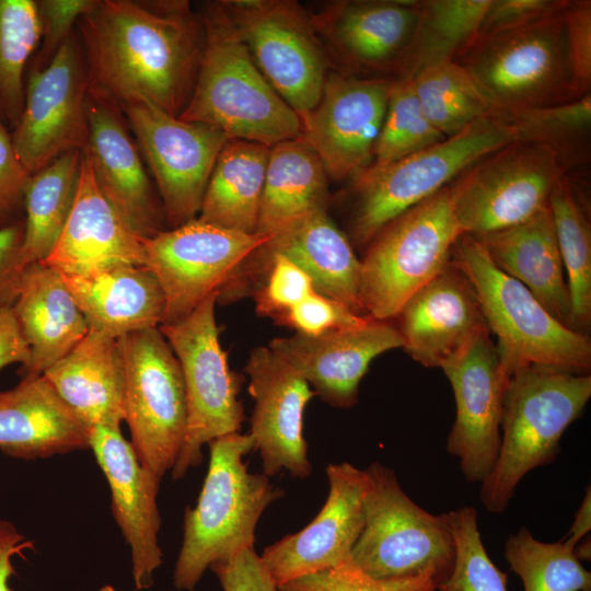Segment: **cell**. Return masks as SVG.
<instances>
[{"instance_id": "cell-10", "label": "cell", "mask_w": 591, "mask_h": 591, "mask_svg": "<svg viewBox=\"0 0 591 591\" xmlns=\"http://www.w3.org/2000/svg\"><path fill=\"white\" fill-rule=\"evenodd\" d=\"M218 296H208L183 320L159 326L178 360L187 403L186 433L171 470L174 480L201 463L206 443L239 432L245 418L237 397L242 378L230 370L219 340Z\"/></svg>"}, {"instance_id": "cell-38", "label": "cell", "mask_w": 591, "mask_h": 591, "mask_svg": "<svg viewBox=\"0 0 591 591\" xmlns=\"http://www.w3.org/2000/svg\"><path fill=\"white\" fill-rule=\"evenodd\" d=\"M570 300L571 327L586 334L591 322V231L584 211L563 179L549 198Z\"/></svg>"}, {"instance_id": "cell-52", "label": "cell", "mask_w": 591, "mask_h": 591, "mask_svg": "<svg viewBox=\"0 0 591 591\" xmlns=\"http://www.w3.org/2000/svg\"><path fill=\"white\" fill-rule=\"evenodd\" d=\"M30 357V347L13 306L0 308V370L12 363H20L23 370L27 367Z\"/></svg>"}, {"instance_id": "cell-42", "label": "cell", "mask_w": 591, "mask_h": 591, "mask_svg": "<svg viewBox=\"0 0 591 591\" xmlns=\"http://www.w3.org/2000/svg\"><path fill=\"white\" fill-rule=\"evenodd\" d=\"M455 558L450 576L437 591H507V575L496 567L483 544L473 507L444 513Z\"/></svg>"}, {"instance_id": "cell-44", "label": "cell", "mask_w": 591, "mask_h": 591, "mask_svg": "<svg viewBox=\"0 0 591 591\" xmlns=\"http://www.w3.org/2000/svg\"><path fill=\"white\" fill-rule=\"evenodd\" d=\"M279 591H437V584L427 576L395 580L374 579L349 559L337 567L285 583L279 587Z\"/></svg>"}, {"instance_id": "cell-26", "label": "cell", "mask_w": 591, "mask_h": 591, "mask_svg": "<svg viewBox=\"0 0 591 591\" xmlns=\"http://www.w3.org/2000/svg\"><path fill=\"white\" fill-rule=\"evenodd\" d=\"M143 240L102 195L83 153L72 211L53 252L43 263L69 276H85L121 265L144 266Z\"/></svg>"}, {"instance_id": "cell-32", "label": "cell", "mask_w": 591, "mask_h": 591, "mask_svg": "<svg viewBox=\"0 0 591 591\" xmlns=\"http://www.w3.org/2000/svg\"><path fill=\"white\" fill-rule=\"evenodd\" d=\"M474 237L500 270L525 286L556 320L572 329L569 293L549 205L520 224Z\"/></svg>"}, {"instance_id": "cell-51", "label": "cell", "mask_w": 591, "mask_h": 591, "mask_svg": "<svg viewBox=\"0 0 591 591\" xmlns=\"http://www.w3.org/2000/svg\"><path fill=\"white\" fill-rule=\"evenodd\" d=\"M24 218L0 229V308L15 302L22 274L26 267L22 257Z\"/></svg>"}, {"instance_id": "cell-19", "label": "cell", "mask_w": 591, "mask_h": 591, "mask_svg": "<svg viewBox=\"0 0 591 591\" xmlns=\"http://www.w3.org/2000/svg\"><path fill=\"white\" fill-rule=\"evenodd\" d=\"M245 373L254 398L250 434L254 438L263 473L275 476L282 470L305 478L312 472L303 434V415L315 395L309 383L269 347L251 351Z\"/></svg>"}, {"instance_id": "cell-37", "label": "cell", "mask_w": 591, "mask_h": 591, "mask_svg": "<svg viewBox=\"0 0 591 591\" xmlns=\"http://www.w3.org/2000/svg\"><path fill=\"white\" fill-rule=\"evenodd\" d=\"M409 80L426 117L445 138L496 116L487 94L455 60L430 65Z\"/></svg>"}, {"instance_id": "cell-4", "label": "cell", "mask_w": 591, "mask_h": 591, "mask_svg": "<svg viewBox=\"0 0 591 591\" xmlns=\"http://www.w3.org/2000/svg\"><path fill=\"white\" fill-rule=\"evenodd\" d=\"M590 397L588 373L526 366L509 376L497 461L480 488L488 511L502 512L522 477L556 459L565 430Z\"/></svg>"}, {"instance_id": "cell-41", "label": "cell", "mask_w": 591, "mask_h": 591, "mask_svg": "<svg viewBox=\"0 0 591 591\" xmlns=\"http://www.w3.org/2000/svg\"><path fill=\"white\" fill-rule=\"evenodd\" d=\"M444 139L426 117L410 80H392L384 119L368 167H382Z\"/></svg>"}, {"instance_id": "cell-1", "label": "cell", "mask_w": 591, "mask_h": 591, "mask_svg": "<svg viewBox=\"0 0 591 591\" xmlns=\"http://www.w3.org/2000/svg\"><path fill=\"white\" fill-rule=\"evenodd\" d=\"M89 95L118 107L142 99L179 117L205 45L199 11L186 0H94L79 18Z\"/></svg>"}, {"instance_id": "cell-17", "label": "cell", "mask_w": 591, "mask_h": 591, "mask_svg": "<svg viewBox=\"0 0 591 591\" xmlns=\"http://www.w3.org/2000/svg\"><path fill=\"white\" fill-rule=\"evenodd\" d=\"M391 84L384 77L329 71L317 104L301 120V137L328 177L352 179L370 165Z\"/></svg>"}, {"instance_id": "cell-7", "label": "cell", "mask_w": 591, "mask_h": 591, "mask_svg": "<svg viewBox=\"0 0 591 591\" xmlns=\"http://www.w3.org/2000/svg\"><path fill=\"white\" fill-rule=\"evenodd\" d=\"M513 142L496 116L414 154L352 178L357 195L351 223L354 240L368 245L389 222L439 193L485 155Z\"/></svg>"}, {"instance_id": "cell-24", "label": "cell", "mask_w": 591, "mask_h": 591, "mask_svg": "<svg viewBox=\"0 0 591 591\" xmlns=\"http://www.w3.org/2000/svg\"><path fill=\"white\" fill-rule=\"evenodd\" d=\"M394 318L403 349L426 368H441L489 332L472 283L451 259Z\"/></svg>"}, {"instance_id": "cell-55", "label": "cell", "mask_w": 591, "mask_h": 591, "mask_svg": "<svg viewBox=\"0 0 591 591\" xmlns=\"http://www.w3.org/2000/svg\"><path fill=\"white\" fill-rule=\"evenodd\" d=\"M590 538L588 537V540H584V541H579L575 548H573V553H575V556L578 558V560H590V557H591V548H590Z\"/></svg>"}, {"instance_id": "cell-16", "label": "cell", "mask_w": 591, "mask_h": 591, "mask_svg": "<svg viewBox=\"0 0 591 591\" xmlns=\"http://www.w3.org/2000/svg\"><path fill=\"white\" fill-rule=\"evenodd\" d=\"M269 237L195 219L144 239V266L157 277L165 298L161 325L183 320L208 296L219 292L236 268Z\"/></svg>"}, {"instance_id": "cell-11", "label": "cell", "mask_w": 591, "mask_h": 591, "mask_svg": "<svg viewBox=\"0 0 591 591\" xmlns=\"http://www.w3.org/2000/svg\"><path fill=\"white\" fill-rule=\"evenodd\" d=\"M563 170L558 151L531 142L513 141L479 159L448 185L462 233L486 235L532 218L549 205Z\"/></svg>"}, {"instance_id": "cell-35", "label": "cell", "mask_w": 591, "mask_h": 591, "mask_svg": "<svg viewBox=\"0 0 591 591\" xmlns=\"http://www.w3.org/2000/svg\"><path fill=\"white\" fill-rule=\"evenodd\" d=\"M83 151H69L31 174L24 193L25 266L53 252L72 211L81 177Z\"/></svg>"}, {"instance_id": "cell-21", "label": "cell", "mask_w": 591, "mask_h": 591, "mask_svg": "<svg viewBox=\"0 0 591 591\" xmlns=\"http://www.w3.org/2000/svg\"><path fill=\"white\" fill-rule=\"evenodd\" d=\"M268 347L293 367L324 402L350 408L358 402L360 381L372 360L403 348V339L390 321L369 316L360 325L316 336L296 333L276 337Z\"/></svg>"}, {"instance_id": "cell-13", "label": "cell", "mask_w": 591, "mask_h": 591, "mask_svg": "<svg viewBox=\"0 0 591 591\" xmlns=\"http://www.w3.org/2000/svg\"><path fill=\"white\" fill-rule=\"evenodd\" d=\"M221 2L263 76L302 120L331 71L310 12L293 0Z\"/></svg>"}, {"instance_id": "cell-20", "label": "cell", "mask_w": 591, "mask_h": 591, "mask_svg": "<svg viewBox=\"0 0 591 591\" xmlns=\"http://www.w3.org/2000/svg\"><path fill=\"white\" fill-rule=\"evenodd\" d=\"M326 474L328 496L316 517L303 530L266 547L260 556L278 588L348 561L361 534L366 472L344 462L328 464Z\"/></svg>"}, {"instance_id": "cell-2", "label": "cell", "mask_w": 591, "mask_h": 591, "mask_svg": "<svg viewBox=\"0 0 591 591\" xmlns=\"http://www.w3.org/2000/svg\"><path fill=\"white\" fill-rule=\"evenodd\" d=\"M199 13L204 51L193 94L178 118L269 148L301 137L299 115L263 76L222 2H207Z\"/></svg>"}, {"instance_id": "cell-29", "label": "cell", "mask_w": 591, "mask_h": 591, "mask_svg": "<svg viewBox=\"0 0 591 591\" xmlns=\"http://www.w3.org/2000/svg\"><path fill=\"white\" fill-rule=\"evenodd\" d=\"M282 255L302 268L315 290L359 315H367L360 298L361 259L328 217L326 209L312 211L270 235L245 260Z\"/></svg>"}, {"instance_id": "cell-54", "label": "cell", "mask_w": 591, "mask_h": 591, "mask_svg": "<svg viewBox=\"0 0 591 591\" xmlns=\"http://www.w3.org/2000/svg\"><path fill=\"white\" fill-rule=\"evenodd\" d=\"M591 490L588 487L586 496L576 513L572 525L568 532V536L564 538L570 546L575 547L591 529Z\"/></svg>"}, {"instance_id": "cell-23", "label": "cell", "mask_w": 591, "mask_h": 591, "mask_svg": "<svg viewBox=\"0 0 591 591\" xmlns=\"http://www.w3.org/2000/svg\"><path fill=\"white\" fill-rule=\"evenodd\" d=\"M89 138L83 153L95 183L124 222L141 239L165 231L162 205L142 163V155L121 109L88 93Z\"/></svg>"}, {"instance_id": "cell-22", "label": "cell", "mask_w": 591, "mask_h": 591, "mask_svg": "<svg viewBox=\"0 0 591 591\" xmlns=\"http://www.w3.org/2000/svg\"><path fill=\"white\" fill-rule=\"evenodd\" d=\"M419 8L418 1L344 0L323 4L310 18L329 59L347 70L401 71Z\"/></svg>"}, {"instance_id": "cell-3", "label": "cell", "mask_w": 591, "mask_h": 591, "mask_svg": "<svg viewBox=\"0 0 591 591\" xmlns=\"http://www.w3.org/2000/svg\"><path fill=\"white\" fill-rule=\"evenodd\" d=\"M205 482L194 508H186L183 542L173 586L194 591L212 565L253 548L263 512L283 496L264 473H250L243 461L255 450L254 438L239 432L213 439Z\"/></svg>"}, {"instance_id": "cell-15", "label": "cell", "mask_w": 591, "mask_h": 591, "mask_svg": "<svg viewBox=\"0 0 591 591\" xmlns=\"http://www.w3.org/2000/svg\"><path fill=\"white\" fill-rule=\"evenodd\" d=\"M88 92L86 61L76 28L48 66L28 70L24 108L11 138L30 174L69 151L85 149Z\"/></svg>"}, {"instance_id": "cell-48", "label": "cell", "mask_w": 591, "mask_h": 591, "mask_svg": "<svg viewBox=\"0 0 591 591\" xmlns=\"http://www.w3.org/2000/svg\"><path fill=\"white\" fill-rule=\"evenodd\" d=\"M569 1L491 0L477 38L520 28L561 13Z\"/></svg>"}, {"instance_id": "cell-18", "label": "cell", "mask_w": 591, "mask_h": 591, "mask_svg": "<svg viewBox=\"0 0 591 591\" xmlns=\"http://www.w3.org/2000/svg\"><path fill=\"white\" fill-rule=\"evenodd\" d=\"M455 401V420L447 451L460 460L470 483H483L491 472L500 447L507 375L489 332L441 366Z\"/></svg>"}, {"instance_id": "cell-47", "label": "cell", "mask_w": 591, "mask_h": 591, "mask_svg": "<svg viewBox=\"0 0 591 591\" xmlns=\"http://www.w3.org/2000/svg\"><path fill=\"white\" fill-rule=\"evenodd\" d=\"M94 0H39L40 36L38 50L30 69H43L53 60L61 45L74 32L79 18Z\"/></svg>"}, {"instance_id": "cell-6", "label": "cell", "mask_w": 591, "mask_h": 591, "mask_svg": "<svg viewBox=\"0 0 591 591\" xmlns=\"http://www.w3.org/2000/svg\"><path fill=\"white\" fill-rule=\"evenodd\" d=\"M364 525L351 563L381 580L431 578L437 588L450 576L455 547L444 513L434 515L402 489L395 473L374 462L364 470Z\"/></svg>"}, {"instance_id": "cell-30", "label": "cell", "mask_w": 591, "mask_h": 591, "mask_svg": "<svg viewBox=\"0 0 591 591\" xmlns=\"http://www.w3.org/2000/svg\"><path fill=\"white\" fill-rule=\"evenodd\" d=\"M12 306L30 347V362L22 370L24 375L43 374L89 332L61 274L43 262L24 268Z\"/></svg>"}, {"instance_id": "cell-14", "label": "cell", "mask_w": 591, "mask_h": 591, "mask_svg": "<svg viewBox=\"0 0 591 591\" xmlns=\"http://www.w3.org/2000/svg\"><path fill=\"white\" fill-rule=\"evenodd\" d=\"M153 175L166 224L197 219L211 172L230 139L212 126L185 121L142 99L119 106Z\"/></svg>"}, {"instance_id": "cell-9", "label": "cell", "mask_w": 591, "mask_h": 591, "mask_svg": "<svg viewBox=\"0 0 591 591\" xmlns=\"http://www.w3.org/2000/svg\"><path fill=\"white\" fill-rule=\"evenodd\" d=\"M564 13L476 38L455 60L487 94L496 116L575 100Z\"/></svg>"}, {"instance_id": "cell-46", "label": "cell", "mask_w": 591, "mask_h": 591, "mask_svg": "<svg viewBox=\"0 0 591 591\" xmlns=\"http://www.w3.org/2000/svg\"><path fill=\"white\" fill-rule=\"evenodd\" d=\"M564 20L570 91L579 99L591 84V2L569 1Z\"/></svg>"}, {"instance_id": "cell-36", "label": "cell", "mask_w": 591, "mask_h": 591, "mask_svg": "<svg viewBox=\"0 0 591 591\" xmlns=\"http://www.w3.org/2000/svg\"><path fill=\"white\" fill-rule=\"evenodd\" d=\"M491 0H430L420 2L417 26L398 78L456 60L477 38Z\"/></svg>"}, {"instance_id": "cell-45", "label": "cell", "mask_w": 591, "mask_h": 591, "mask_svg": "<svg viewBox=\"0 0 591 591\" xmlns=\"http://www.w3.org/2000/svg\"><path fill=\"white\" fill-rule=\"evenodd\" d=\"M368 318L369 315L356 314L340 302L315 291L276 321L298 334L316 336L360 325Z\"/></svg>"}, {"instance_id": "cell-49", "label": "cell", "mask_w": 591, "mask_h": 591, "mask_svg": "<svg viewBox=\"0 0 591 591\" xmlns=\"http://www.w3.org/2000/svg\"><path fill=\"white\" fill-rule=\"evenodd\" d=\"M31 174L14 150L11 131L0 123V229L24 218V193Z\"/></svg>"}, {"instance_id": "cell-5", "label": "cell", "mask_w": 591, "mask_h": 591, "mask_svg": "<svg viewBox=\"0 0 591 591\" xmlns=\"http://www.w3.org/2000/svg\"><path fill=\"white\" fill-rule=\"evenodd\" d=\"M451 260L477 294L508 376L526 366L588 373V336L556 320L525 286L494 264L478 240L461 234L453 245Z\"/></svg>"}, {"instance_id": "cell-31", "label": "cell", "mask_w": 591, "mask_h": 591, "mask_svg": "<svg viewBox=\"0 0 591 591\" xmlns=\"http://www.w3.org/2000/svg\"><path fill=\"white\" fill-rule=\"evenodd\" d=\"M61 276L89 329L120 338L162 324L164 293L146 266L121 265L85 276Z\"/></svg>"}, {"instance_id": "cell-50", "label": "cell", "mask_w": 591, "mask_h": 591, "mask_svg": "<svg viewBox=\"0 0 591 591\" xmlns=\"http://www.w3.org/2000/svg\"><path fill=\"white\" fill-rule=\"evenodd\" d=\"M223 591H279L254 547L245 548L225 561L210 567Z\"/></svg>"}, {"instance_id": "cell-25", "label": "cell", "mask_w": 591, "mask_h": 591, "mask_svg": "<svg viewBox=\"0 0 591 591\" xmlns=\"http://www.w3.org/2000/svg\"><path fill=\"white\" fill-rule=\"evenodd\" d=\"M90 449L107 479L112 511L130 548L135 587L149 589L163 561L158 538L160 482L140 463L120 429L94 427L90 431Z\"/></svg>"}, {"instance_id": "cell-27", "label": "cell", "mask_w": 591, "mask_h": 591, "mask_svg": "<svg viewBox=\"0 0 591 591\" xmlns=\"http://www.w3.org/2000/svg\"><path fill=\"white\" fill-rule=\"evenodd\" d=\"M43 375L90 431L94 427L120 429L125 371L119 338L89 329Z\"/></svg>"}, {"instance_id": "cell-33", "label": "cell", "mask_w": 591, "mask_h": 591, "mask_svg": "<svg viewBox=\"0 0 591 591\" xmlns=\"http://www.w3.org/2000/svg\"><path fill=\"white\" fill-rule=\"evenodd\" d=\"M327 178L321 159L302 137L271 146L256 233L270 236L312 211L326 209Z\"/></svg>"}, {"instance_id": "cell-28", "label": "cell", "mask_w": 591, "mask_h": 591, "mask_svg": "<svg viewBox=\"0 0 591 591\" xmlns=\"http://www.w3.org/2000/svg\"><path fill=\"white\" fill-rule=\"evenodd\" d=\"M90 448V430L43 374L24 375L0 392V450L24 460Z\"/></svg>"}, {"instance_id": "cell-53", "label": "cell", "mask_w": 591, "mask_h": 591, "mask_svg": "<svg viewBox=\"0 0 591 591\" xmlns=\"http://www.w3.org/2000/svg\"><path fill=\"white\" fill-rule=\"evenodd\" d=\"M30 545L12 522L0 519V591H13L9 583L15 573L12 559Z\"/></svg>"}, {"instance_id": "cell-8", "label": "cell", "mask_w": 591, "mask_h": 591, "mask_svg": "<svg viewBox=\"0 0 591 591\" xmlns=\"http://www.w3.org/2000/svg\"><path fill=\"white\" fill-rule=\"evenodd\" d=\"M461 234L448 186L389 222L361 259L360 298L366 314L380 321L394 318L450 262Z\"/></svg>"}, {"instance_id": "cell-34", "label": "cell", "mask_w": 591, "mask_h": 591, "mask_svg": "<svg viewBox=\"0 0 591 591\" xmlns=\"http://www.w3.org/2000/svg\"><path fill=\"white\" fill-rule=\"evenodd\" d=\"M269 147L229 139L208 181L197 219L242 233H256Z\"/></svg>"}, {"instance_id": "cell-39", "label": "cell", "mask_w": 591, "mask_h": 591, "mask_svg": "<svg viewBox=\"0 0 591 591\" xmlns=\"http://www.w3.org/2000/svg\"><path fill=\"white\" fill-rule=\"evenodd\" d=\"M39 36L37 1L0 0V123L10 131L24 108V71Z\"/></svg>"}, {"instance_id": "cell-43", "label": "cell", "mask_w": 591, "mask_h": 591, "mask_svg": "<svg viewBox=\"0 0 591 591\" xmlns=\"http://www.w3.org/2000/svg\"><path fill=\"white\" fill-rule=\"evenodd\" d=\"M510 130L513 141L548 146L587 132L591 123L590 93L571 101L497 115Z\"/></svg>"}, {"instance_id": "cell-12", "label": "cell", "mask_w": 591, "mask_h": 591, "mask_svg": "<svg viewBox=\"0 0 591 591\" xmlns=\"http://www.w3.org/2000/svg\"><path fill=\"white\" fill-rule=\"evenodd\" d=\"M120 339L124 420L140 463L159 480L173 468L187 427V403L177 358L159 329L129 333Z\"/></svg>"}, {"instance_id": "cell-40", "label": "cell", "mask_w": 591, "mask_h": 591, "mask_svg": "<svg viewBox=\"0 0 591 591\" xmlns=\"http://www.w3.org/2000/svg\"><path fill=\"white\" fill-rule=\"evenodd\" d=\"M565 540L544 543L522 526L509 535L505 556L524 591H591V573Z\"/></svg>"}]
</instances>
